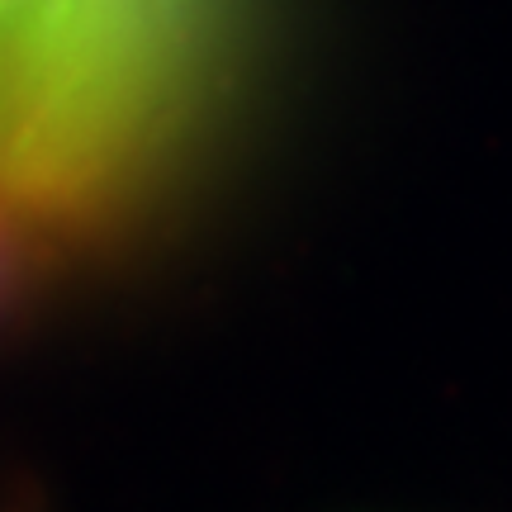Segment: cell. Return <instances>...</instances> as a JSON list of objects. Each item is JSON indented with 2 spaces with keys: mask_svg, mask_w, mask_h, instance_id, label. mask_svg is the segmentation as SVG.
Masks as SVG:
<instances>
[{
  "mask_svg": "<svg viewBox=\"0 0 512 512\" xmlns=\"http://www.w3.org/2000/svg\"><path fill=\"white\" fill-rule=\"evenodd\" d=\"M256 0H0V209L29 247H124L209 162Z\"/></svg>",
  "mask_w": 512,
  "mask_h": 512,
  "instance_id": "6da1fadb",
  "label": "cell"
},
{
  "mask_svg": "<svg viewBox=\"0 0 512 512\" xmlns=\"http://www.w3.org/2000/svg\"><path fill=\"white\" fill-rule=\"evenodd\" d=\"M19 247H24V233L15 228V219L0 209V299H5V290L15 285V256Z\"/></svg>",
  "mask_w": 512,
  "mask_h": 512,
  "instance_id": "7a4b0ae2",
  "label": "cell"
}]
</instances>
